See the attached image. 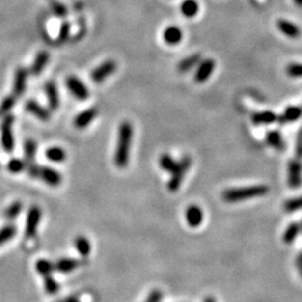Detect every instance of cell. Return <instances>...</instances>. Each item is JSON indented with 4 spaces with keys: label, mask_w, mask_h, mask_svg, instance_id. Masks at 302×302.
Here are the masks:
<instances>
[{
    "label": "cell",
    "mask_w": 302,
    "mask_h": 302,
    "mask_svg": "<svg viewBox=\"0 0 302 302\" xmlns=\"http://www.w3.org/2000/svg\"><path fill=\"white\" fill-rule=\"evenodd\" d=\"M163 37L168 45H177L183 38V33L178 27L169 26L165 29Z\"/></svg>",
    "instance_id": "cell-18"
},
{
    "label": "cell",
    "mask_w": 302,
    "mask_h": 302,
    "mask_svg": "<svg viewBox=\"0 0 302 302\" xmlns=\"http://www.w3.org/2000/svg\"><path fill=\"white\" fill-rule=\"evenodd\" d=\"M296 5L299 6V7H302V0H295Z\"/></svg>",
    "instance_id": "cell-44"
},
{
    "label": "cell",
    "mask_w": 302,
    "mask_h": 302,
    "mask_svg": "<svg viewBox=\"0 0 302 302\" xmlns=\"http://www.w3.org/2000/svg\"><path fill=\"white\" fill-rule=\"evenodd\" d=\"M26 81H27V71L25 68H18L15 73L14 79V96H20L24 94L26 88Z\"/></svg>",
    "instance_id": "cell-14"
},
{
    "label": "cell",
    "mask_w": 302,
    "mask_h": 302,
    "mask_svg": "<svg viewBox=\"0 0 302 302\" xmlns=\"http://www.w3.org/2000/svg\"><path fill=\"white\" fill-rule=\"evenodd\" d=\"M65 302H79V301L74 299V298H70V299H67Z\"/></svg>",
    "instance_id": "cell-45"
},
{
    "label": "cell",
    "mask_w": 302,
    "mask_h": 302,
    "mask_svg": "<svg viewBox=\"0 0 302 302\" xmlns=\"http://www.w3.org/2000/svg\"><path fill=\"white\" fill-rule=\"evenodd\" d=\"M58 284L57 282H56L53 277L51 275L45 276V290L47 293H50V295H54L58 291Z\"/></svg>",
    "instance_id": "cell-37"
},
{
    "label": "cell",
    "mask_w": 302,
    "mask_h": 302,
    "mask_svg": "<svg viewBox=\"0 0 302 302\" xmlns=\"http://www.w3.org/2000/svg\"><path fill=\"white\" fill-rule=\"evenodd\" d=\"M75 247L82 256H87L91 252V244L86 237L78 236L75 239Z\"/></svg>",
    "instance_id": "cell-28"
},
{
    "label": "cell",
    "mask_w": 302,
    "mask_h": 302,
    "mask_svg": "<svg viewBox=\"0 0 302 302\" xmlns=\"http://www.w3.org/2000/svg\"><path fill=\"white\" fill-rule=\"evenodd\" d=\"M16 103V96L9 95L6 96L5 99L2 100V102L0 103V115H5L8 112L11 110V108L15 106Z\"/></svg>",
    "instance_id": "cell-35"
},
{
    "label": "cell",
    "mask_w": 302,
    "mask_h": 302,
    "mask_svg": "<svg viewBox=\"0 0 302 302\" xmlns=\"http://www.w3.org/2000/svg\"><path fill=\"white\" fill-rule=\"evenodd\" d=\"M204 302H215V300L213 299L212 297H207L206 299H205V301H204Z\"/></svg>",
    "instance_id": "cell-43"
},
{
    "label": "cell",
    "mask_w": 302,
    "mask_h": 302,
    "mask_svg": "<svg viewBox=\"0 0 302 302\" xmlns=\"http://www.w3.org/2000/svg\"><path fill=\"white\" fill-rule=\"evenodd\" d=\"M68 34H70V25L67 23L63 24L62 27H60L59 34H58V39L60 42H65L68 37Z\"/></svg>",
    "instance_id": "cell-39"
},
{
    "label": "cell",
    "mask_w": 302,
    "mask_h": 302,
    "mask_svg": "<svg viewBox=\"0 0 302 302\" xmlns=\"http://www.w3.org/2000/svg\"><path fill=\"white\" fill-rule=\"evenodd\" d=\"M285 72L290 78H302V64L300 63H291L285 68Z\"/></svg>",
    "instance_id": "cell-36"
},
{
    "label": "cell",
    "mask_w": 302,
    "mask_h": 302,
    "mask_svg": "<svg viewBox=\"0 0 302 302\" xmlns=\"http://www.w3.org/2000/svg\"><path fill=\"white\" fill-rule=\"evenodd\" d=\"M42 219V211L38 206H31L28 211L27 220H26V228L25 234L27 237H33L36 234V231L38 228V224Z\"/></svg>",
    "instance_id": "cell-8"
},
{
    "label": "cell",
    "mask_w": 302,
    "mask_h": 302,
    "mask_svg": "<svg viewBox=\"0 0 302 302\" xmlns=\"http://www.w3.org/2000/svg\"><path fill=\"white\" fill-rule=\"evenodd\" d=\"M297 263H298V265H300V267H302V253H301L299 256H298Z\"/></svg>",
    "instance_id": "cell-42"
},
{
    "label": "cell",
    "mask_w": 302,
    "mask_h": 302,
    "mask_svg": "<svg viewBox=\"0 0 302 302\" xmlns=\"http://www.w3.org/2000/svg\"><path fill=\"white\" fill-rule=\"evenodd\" d=\"M288 184L291 188H298L302 184V164L299 158L290 160L288 166Z\"/></svg>",
    "instance_id": "cell-7"
},
{
    "label": "cell",
    "mask_w": 302,
    "mask_h": 302,
    "mask_svg": "<svg viewBox=\"0 0 302 302\" xmlns=\"http://www.w3.org/2000/svg\"><path fill=\"white\" fill-rule=\"evenodd\" d=\"M15 234H16V228L13 226V225H7V226L2 227L0 229V245H2L10 239H13Z\"/></svg>",
    "instance_id": "cell-32"
},
{
    "label": "cell",
    "mask_w": 302,
    "mask_h": 302,
    "mask_svg": "<svg viewBox=\"0 0 302 302\" xmlns=\"http://www.w3.org/2000/svg\"><path fill=\"white\" fill-rule=\"evenodd\" d=\"M270 188L267 185H252L247 187L226 189L221 197L226 203H239V201L247 200L254 197H261L267 195Z\"/></svg>",
    "instance_id": "cell-2"
},
{
    "label": "cell",
    "mask_w": 302,
    "mask_h": 302,
    "mask_svg": "<svg viewBox=\"0 0 302 302\" xmlns=\"http://www.w3.org/2000/svg\"><path fill=\"white\" fill-rule=\"evenodd\" d=\"M25 108H26V110L29 112V113H31L34 116H36V118H37L40 121H48L51 119L50 111H48L47 109L40 106L39 103H37L34 100L27 101L26 104H25Z\"/></svg>",
    "instance_id": "cell-12"
},
{
    "label": "cell",
    "mask_w": 302,
    "mask_h": 302,
    "mask_svg": "<svg viewBox=\"0 0 302 302\" xmlns=\"http://www.w3.org/2000/svg\"><path fill=\"white\" fill-rule=\"evenodd\" d=\"M99 111L96 108H90L81 112L80 114L75 116L74 119V126L78 129H85L92 121H93L96 115H98Z\"/></svg>",
    "instance_id": "cell-11"
},
{
    "label": "cell",
    "mask_w": 302,
    "mask_h": 302,
    "mask_svg": "<svg viewBox=\"0 0 302 302\" xmlns=\"http://www.w3.org/2000/svg\"><path fill=\"white\" fill-rule=\"evenodd\" d=\"M284 209H285V212H288V213L300 211V209H302V196L285 201Z\"/></svg>",
    "instance_id": "cell-34"
},
{
    "label": "cell",
    "mask_w": 302,
    "mask_h": 302,
    "mask_svg": "<svg viewBox=\"0 0 302 302\" xmlns=\"http://www.w3.org/2000/svg\"><path fill=\"white\" fill-rule=\"evenodd\" d=\"M132 138H134V128L128 121H123L119 127L118 141L114 151V164L119 168H126L130 158Z\"/></svg>",
    "instance_id": "cell-1"
},
{
    "label": "cell",
    "mask_w": 302,
    "mask_h": 302,
    "mask_svg": "<svg viewBox=\"0 0 302 302\" xmlns=\"http://www.w3.org/2000/svg\"><path fill=\"white\" fill-rule=\"evenodd\" d=\"M66 86L72 95L75 96L80 101L86 100L88 95H90L87 86L80 79L75 78V76H68L66 79Z\"/></svg>",
    "instance_id": "cell-6"
},
{
    "label": "cell",
    "mask_w": 302,
    "mask_h": 302,
    "mask_svg": "<svg viewBox=\"0 0 302 302\" xmlns=\"http://www.w3.org/2000/svg\"><path fill=\"white\" fill-rule=\"evenodd\" d=\"M14 126V116L6 115L1 122V146L3 150L7 152H11L15 148V139L13 134Z\"/></svg>",
    "instance_id": "cell-4"
},
{
    "label": "cell",
    "mask_w": 302,
    "mask_h": 302,
    "mask_svg": "<svg viewBox=\"0 0 302 302\" xmlns=\"http://www.w3.org/2000/svg\"><path fill=\"white\" fill-rule=\"evenodd\" d=\"M302 115V109L299 107H288L285 109L283 114L280 118H277V121L281 124L295 122V121L299 120Z\"/></svg>",
    "instance_id": "cell-17"
},
{
    "label": "cell",
    "mask_w": 302,
    "mask_h": 302,
    "mask_svg": "<svg viewBox=\"0 0 302 302\" xmlns=\"http://www.w3.org/2000/svg\"><path fill=\"white\" fill-rule=\"evenodd\" d=\"M22 208H23V204L20 203V201L18 200L14 201V203L5 211V216L8 220H14L19 215V213L22 212Z\"/></svg>",
    "instance_id": "cell-33"
},
{
    "label": "cell",
    "mask_w": 302,
    "mask_h": 302,
    "mask_svg": "<svg viewBox=\"0 0 302 302\" xmlns=\"http://www.w3.org/2000/svg\"><path fill=\"white\" fill-rule=\"evenodd\" d=\"M296 155L299 159L302 158V126L300 128V130L298 131L297 144H296Z\"/></svg>",
    "instance_id": "cell-38"
},
{
    "label": "cell",
    "mask_w": 302,
    "mask_h": 302,
    "mask_svg": "<svg viewBox=\"0 0 302 302\" xmlns=\"http://www.w3.org/2000/svg\"><path fill=\"white\" fill-rule=\"evenodd\" d=\"M48 59H50V55H48L47 52L42 51L39 52V53L36 55V57L33 62V65H31V73L34 75H38L40 72H43L44 68H45L46 64L48 62Z\"/></svg>",
    "instance_id": "cell-20"
},
{
    "label": "cell",
    "mask_w": 302,
    "mask_h": 302,
    "mask_svg": "<svg viewBox=\"0 0 302 302\" xmlns=\"http://www.w3.org/2000/svg\"><path fill=\"white\" fill-rule=\"evenodd\" d=\"M191 165L192 159L189 156H184L183 158L180 159V161L177 163V166L174 169V171L171 172V177L168 181V189L171 192L178 191V188L181 185V181H183L185 175H186L189 167H191Z\"/></svg>",
    "instance_id": "cell-3"
},
{
    "label": "cell",
    "mask_w": 302,
    "mask_h": 302,
    "mask_svg": "<svg viewBox=\"0 0 302 302\" xmlns=\"http://www.w3.org/2000/svg\"><path fill=\"white\" fill-rule=\"evenodd\" d=\"M80 265V261L74 259H60L55 264V269L62 273L72 272Z\"/></svg>",
    "instance_id": "cell-24"
},
{
    "label": "cell",
    "mask_w": 302,
    "mask_h": 302,
    "mask_svg": "<svg viewBox=\"0 0 302 302\" xmlns=\"http://www.w3.org/2000/svg\"><path fill=\"white\" fill-rule=\"evenodd\" d=\"M300 229H302V221H301V225H300Z\"/></svg>",
    "instance_id": "cell-46"
},
{
    "label": "cell",
    "mask_w": 302,
    "mask_h": 302,
    "mask_svg": "<svg viewBox=\"0 0 302 302\" xmlns=\"http://www.w3.org/2000/svg\"><path fill=\"white\" fill-rule=\"evenodd\" d=\"M300 233V225L298 223H292L290 224L289 226L285 229L284 234H283V242L287 244L292 243L293 241L297 239V236L299 235Z\"/></svg>",
    "instance_id": "cell-27"
},
{
    "label": "cell",
    "mask_w": 302,
    "mask_h": 302,
    "mask_svg": "<svg viewBox=\"0 0 302 302\" xmlns=\"http://www.w3.org/2000/svg\"><path fill=\"white\" fill-rule=\"evenodd\" d=\"M204 213L197 205H191L186 211V220L191 227H198L203 223Z\"/></svg>",
    "instance_id": "cell-13"
},
{
    "label": "cell",
    "mask_w": 302,
    "mask_h": 302,
    "mask_svg": "<svg viewBox=\"0 0 302 302\" xmlns=\"http://www.w3.org/2000/svg\"><path fill=\"white\" fill-rule=\"evenodd\" d=\"M36 270H37V272L40 273L42 275L47 276L51 275L52 271L54 270V265L47 260H38L37 263H36Z\"/></svg>",
    "instance_id": "cell-31"
},
{
    "label": "cell",
    "mask_w": 302,
    "mask_h": 302,
    "mask_svg": "<svg viewBox=\"0 0 302 302\" xmlns=\"http://www.w3.org/2000/svg\"><path fill=\"white\" fill-rule=\"evenodd\" d=\"M200 58L201 57L199 54H194V55L188 56V57L180 60L178 64V71L181 72V73H185V72L192 70L195 66L198 65V63L200 62Z\"/></svg>",
    "instance_id": "cell-22"
},
{
    "label": "cell",
    "mask_w": 302,
    "mask_h": 302,
    "mask_svg": "<svg viewBox=\"0 0 302 302\" xmlns=\"http://www.w3.org/2000/svg\"><path fill=\"white\" fill-rule=\"evenodd\" d=\"M7 169L11 172V174H19V172H22L23 170H25L26 169L25 160H22L18 158L10 159L9 163H8L7 165Z\"/></svg>",
    "instance_id": "cell-29"
},
{
    "label": "cell",
    "mask_w": 302,
    "mask_h": 302,
    "mask_svg": "<svg viewBox=\"0 0 302 302\" xmlns=\"http://www.w3.org/2000/svg\"><path fill=\"white\" fill-rule=\"evenodd\" d=\"M301 275H302V271H301Z\"/></svg>",
    "instance_id": "cell-47"
},
{
    "label": "cell",
    "mask_w": 302,
    "mask_h": 302,
    "mask_svg": "<svg viewBox=\"0 0 302 302\" xmlns=\"http://www.w3.org/2000/svg\"><path fill=\"white\" fill-rule=\"evenodd\" d=\"M215 68V62L212 58H206L200 60L197 65V70L195 73V81L197 83H204L205 81L209 79V76L213 74Z\"/></svg>",
    "instance_id": "cell-9"
},
{
    "label": "cell",
    "mask_w": 302,
    "mask_h": 302,
    "mask_svg": "<svg viewBox=\"0 0 302 302\" xmlns=\"http://www.w3.org/2000/svg\"><path fill=\"white\" fill-rule=\"evenodd\" d=\"M45 92H46V96H47V101H48V107H50L52 111L57 110V109L59 108V94H58L57 87H56L54 82L46 83Z\"/></svg>",
    "instance_id": "cell-15"
},
{
    "label": "cell",
    "mask_w": 302,
    "mask_h": 302,
    "mask_svg": "<svg viewBox=\"0 0 302 302\" xmlns=\"http://www.w3.org/2000/svg\"><path fill=\"white\" fill-rule=\"evenodd\" d=\"M277 121V115L272 111H263V112H256L252 115V122L256 124V126H261V124H270Z\"/></svg>",
    "instance_id": "cell-19"
},
{
    "label": "cell",
    "mask_w": 302,
    "mask_h": 302,
    "mask_svg": "<svg viewBox=\"0 0 302 302\" xmlns=\"http://www.w3.org/2000/svg\"><path fill=\"white\" fill-rule=\"evenodd\" d=\"M159 164H160V167L163 168L164 170L169 171V172L174 171V169L177 166V161L174 158H172V157H170L169 155H166V154L160 157Z\"/></svg>",
    "instance_id": "cell-30"
},
{
    "label": "cell",
    "mask_w": 302,
    "mask_h": 302,
    "mask_svg": "<svg viewBox=\"0 0 302 302\" xmlns=\"http://www.w3.org/2000/svg\"><path fill=\"white\" fill-rule=\"evenodd\" d=\"M53 10H54V13L56 14V15H58V16H64L66 14V9H65V7H64L62 3H58V2H55V3H53Z\"/></svg>",
    "instance_id": "cell-41"
},
{
    "label": "cell",
    "mask_w": 302,
    "mask_h": 302,
    "mask_svg": "<svg viewBox=\"0 0 302 302\" xmlns=\"http://www.w3.org/2000/svg\"><path fill=\"white\" fill-rule=\"evenodd\" d=\"M116 70V63L112 59H108L98 67H95L91 73V80L95 83H102L109 76L112 75Z\"/></svg>",
    "instance_id": "cell-5"
},
{
    "label": "cell",
    "mask_w": 302,
    "mask_h": 302,
    "mask_svg": "<svg viewBox=\"0 0 302 302\" xmlns=\"http://www.w3.org/2000/svg\"><path fill=\"white\" fill-rule=\"evenodd\" d=\"M45 156L48 160L53 161V163H63L66 159V152L60 147L48 148L45 152Z\"/></svg>",
    "instance_id": "cell-25"
},
{
    "label": "cell",
    "mask_w": 302,
    "mask_h": 302,
    "mask_svg": "<svg viewBox=\"0 0 302 302\" xmlns=\"http://www.w3.org/2000/svg\"><path fill=\"white\" fill-rule=\"evenodd\" d=\"M36 150H37V144H36L35 141L31 139L26 140L25 144H24V152H25L26 166H28V165L35 164Z\"/></svg>",
    "instance_id": "cell-23"
},
{
    "label": "cell",
    "mask_w": 302,
    "mask_h": 302,
    "mask_svg": "<svg viewBox=\"0 0 302 302\" xmlns=\"http://www.w3.org/2000/svg\"><path fill=\"white\" fill-rule=\"evenodd\" d=\"M181 14L186 17H194L198 13V3L195 0H185L180 6Z\"/></svg>",
    "instance_id": "cell-26"
},
{
    "label": "cell",
    "mask_w": 302,
    "mask_h": 302,
    "mask_svg": "<svg viewBox=\"0 0 302 302\" xmlns=\"http://www.w3.org/2000/svg\"><path fill=\"white\" fill-rule=\"evenodd\" d=\"M161 298H163V293L159 290H154V291L150 292V295L148 296L147 300L144 302H160Z\"/></svg>",
    "instance_id": "cell-40"
},
{
    "label": "cell",
    "mask_w": 302,
    "mask_h": 302,
    "mask_svg": "<svg viewBox=\"0 0 302 302\" xmlns=\"http://www.w3.org/2000/svg\"><path fill=\"white\" fill-rule=\"evenodd\" d=\"M265 141H267L270 147L276 149V150H283L284 149V141L279 131H269L267 136H265Z\"/></svg>",
    "instance_id": "cell-21"
},
{
    "label": "cell",
    "mask_w": 302,
    "mask_h": 302,
    "mask_svg": "<svg viewBox=\"0 0 302 302\" xmlns=\"http://www.w3.org/2000/svg\"><path fill=\"white\" fill-rule=\"evenodd\" d=\"M277 28H279V30L282 34H284L285 36H288V37L290 38L296 39L301 35L300 28L298 27L296 24L288 22V20L280 19L279 22H277Z\"/></svg>",
    "instance_id": "cell-16"
},
{
    "label": "cell",
    "mask_w": 302,
    "mask_h": 302,
    "mask_svg": "<svg viewBox=\"0 0 302 302\" xmlns=\"http://www.w3.org/2000/svg\"><path fill=\"white\" fill-rule=\"evenodd\" d=\"M38 178L42 179L44 183L50 185L52 187L58 186L62 181V175L57 170L51 167H39L38 170Z\"/></svg>",
    "instance_id": "cell-10"
}]
</instances>
